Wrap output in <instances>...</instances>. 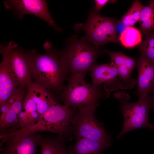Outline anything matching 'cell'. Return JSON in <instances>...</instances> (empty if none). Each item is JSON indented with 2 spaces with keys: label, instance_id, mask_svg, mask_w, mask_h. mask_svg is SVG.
Wrapping results in <instances>:
<instances>
[{
  "label": "cell",
  "instance_id": "1",
  "mask_svg": "<svg viewBox=\"0 0 154 154\" xmlns=\"http://www.w3.org/2000/svg\"><path fill=\"white\" fill-rule=\"evenodd\" d=\"M43 47L44 54L38 53L34 49L27 51L32 64L33 82L60 94L66 88L64 83L69 73L60 57L59 50L53 48L48 41Z\"/></svg>",
  "mask_w": 154,
  "mask_h": 154
},
{
  "label": "cell",
  "instance_id": "2",
  "mask_svg": "<svg viewBox=\"0 0 154 154\" xmlns=\"http://www.w3.org/2000/svg\"><path fill=\"white\" fill-rule=\"evenodd\" d=\"M66 45L59 50L60 57L66 66L70 74L85 77L97 64V59L101 54L99 48L79 39L77 35L66 39Z\"/></svg>",
  "mask_w": 154,
  "mask_h": 154
},
{
  "label": "cell",
  "instance_id": "3",
  "mask_svg": "<svg viewBox=\"0 0 154 154\" xmlns=\"http://www.w3.org/2000/svg\"><path fill=\"white\" fill-rule=\"evenodd\" d=\"M84 77L70 74L68 85L60 94L64 105L69 107H93L99 105V100L108 97L109 92L102 88V85H96L87 82Z\"/></svg>",
  "mask_w": 154,
  "mask_h": 154
},
{
  "label": "cell",
  "instance_id": "4",
  "mask_svg": "<svg viewBox=\"0 0 154 154\" xmlns=\"http://www.w3.org/2000/svg\"><path fill=\"white\" fill-rule=\"evenodd\" d=\"M116 26L113 19L101 15L94 11L93 7L86 21L75 24L73 28L75 32H84L85 35L81 39L99 48L107 43L117 42Z\"/></svg>",
  "mask_w": 154,
  "mask_h": 154
},
{
  "label": "cell",
  "instance_id": "5",
  "mask_svg": "<svg viewBox=\"0 0 154 154\" xmlns=\"http://www.w3.org/2000/svg\"><path fill=\"white\" fill-rule=\"evenodd\" d=\"M77 108L61 105L56 102L48 108L35 124L16 131L27 133L48 131L62 137L68 132Z\"/></svg>",
  "mask_w": 154,
  "mask_h": 154
},
{
  "label": "cell",
  "instance_id": "6",
  "mask_svg": "<svg viewBox=\"0 0 154 154\" xmlns=\"http://www.w3.org/2000/svg\"><path fill=\"white\" fill-rule=\"evenodd\" d=\"M119 99L121 109L124 117L121 131L117 136L119 139L126 133L137 128H147L154 130V126L149 121V111L150 108L149 97L139 98L134 103L128 102V96L123 92L116 95Z\"/></svg>",
  "mask_w": 154,
  "mask_h": 154
},
{
  "label": "cell",
  "instance_id": "7",
  "mask_svg": "<svg viewBox=\"0 0 154 154\" xmlns=\"http://www.w3.org/2000/svg\"><path fill=\"white\" fill-rule=\"evenodd\" d=\"M96 108L93 107L77 108L71 121L74 134L76 137L93 140L108 147L111 145V139L102 123L95 117Z\"/></svg>",
  "mask_w": 154,
  "mask_h": 154
},
{
  "label": "cell",
  "instance_id": "8",
  "mask_svg": "<svg viewBox=\"0 0 154 154\" xmlns=\"http://www.w3.org/2000/svg\"><path fill=\"white\" fill-rule=\"evenodd\" d=\"M41 134L20 133L11 128L0 133V154H37Z\"/></svg>",
  "mask_w": 154,
  "mask_h": 154
},
{
  "label": "cell",
  "instance_id": "9",
  "mask_svg": "<svg viewBox=\"0 0 154 154\" xmlns=\"http://www.w3.org/2000/svg\"><path fill=\"white\" fill-rule=\"evenodd\" d=\"M3 3L6 9L11 10L19 19H22L27 14L34 15L45 21L56 31L63 32L52 17L46 0H5Z\"/></svg>",
  "mask_w": 154,
  "mask_h": 154
},
{
  "label": "cell",
  "instance_id": "10",
  "mask_svg": "<svg viewBox=\"0 0 154 154\" xmlns=\"http://www.w3.org/2000/svg\"><path fill=\"white\" fill-rule=\"evenodd\" d=\"M11 41L3 42L0 46L2 58L0 64V107L21 86L14 73L9 58V51Z\"/></svg>",
  "mask_w": 154,
  "mask_h": 154
},
{
  "label": "cell",
  "instance_id": "11",
  "mask_svg": "<svg viewBox=\"0 0 154 154\" xmlns=\"http://www.w3.org/2000/svg\"><path fill=\"white\" fill-rule=\"evenodd\" d=\"M9 58L14 73L20 85L27 88L33 83V66L30 57L26 51L11 41Z\"/></svg>",
  "mask_w": 154,
  "mask_h": 154
},
{
  "label": "cell",
  "instance_id": "12",
  "mask_svg": "<svg viewBox=\"0 0 154 154\" xmlns=\"http://www.w3.org/2000/svg\"><path fill=\"white\" fill-rule=\"evenodd\" d=\"M90 72L92 83L96 85L105 83L103 88L107 91L115 90L120 87L121 79L117 67L111 62L97 64Z\"/></svg>",
  "mask_w": 154,
  "mask_h": 154
},
{
  "label": "cell",
  "instance_id": "13",
  "mask_svg": "<svg viewBox=\"0 0 154 154\" xmlns=\"http://www.w3.org/2000/svg\"><path fill=\"white\" fill-rule=\"evenodd\" d=\"M137 66L138 80L137 94L139 98L149 97L154 91V64L141 56Z\"/></svg>",
  "mask_w": 154,
  "mask_h": 154
},
{
  "label": "cell",
  "instance_id": "14",
  "mask_svg": "<svg viewBox=\"0 0 154 154\" xmlns=\"http://www.w3.org/2000/svg\"><path fill=\"white\" fill-rule=\"evenodd\" d=\"M25 87L21 86L6 102L9 108L4 123L0 126V133L10 127L18 129L19 116L23 110V101L27 93Z\"/></svg>",
  "mask_w": 154,
  "mask_h": 154
},
{
  "label": "cell",
  "instance_id": "15",
  "mask_svg": "<svg viewBox=\"0 0 154 154\" xmlns=\"http://www.w3.org/2000/svg\"><path fill=\"white\" fill-rule=\"evenodd\" d=\"M27 89L35 103L37 111L40 116L50 106L56 102L51 92L39 84L33 82Z\"/></svg>",
  "mask_w": 154,
  "mask_h": 154
},
{
  "label": "cell",
  "instance_id": "16",
  "mask_svg": "<svg viewBox=\"0 0 154 154\" xmlns=\"http://www.w3.org/2000/svg\"><path fill=\"white\" fill-rule=\"evenodd\" d=\"M75 143L69 146L68 154H101L108 147L98 142L82 137H76Z\"/></svg>",
  "mask_w": 154,
  "mask_h": 154
},
{
  "label": "cell",
  "instance_id": "17",
  "mask_svg": "<svg viewBox=\"0 0 154 154\" xmlns=\"http://www.w3.org/2000/svg\"><path fill=\"white\" fill-rule=\"evenodd\" d=\"M39 146L41 154H68L63 138L43 136L41 135Z\"/></svg>",
  "mask_w": 154,
  "mask_h": 154
},
{
  "label": "cell",
  "instance_id": "18",
  "mask_svg": "<svg viewBox=\"0 0 154 154\" xmlns=\"http://www.w3.org/2000/svg\"><path fill=\"white\" fill-rule=\"evenodd\" d=\"M121 44L125 47L132 48L139 44L142 41L140 31L133 26L126 27L119 38Z\"/></svg>",
  "mask_w": 154,
  "mask_h": 154
},
{
  "label": "cell",
  "instance_id": "19",
  "mask_svg": "<svg viewBox=\"0 0 154 154\" xmlns=\"http://www.w3.org/2000/svg\"><path fill=\"white\" fill-rule=\"evenodd\" d=\"M139 22L141 30L145 33L154 30V0L150 1L148 5L144 6Z\"/></svg>",
  "mask_w": 154,
  "mask_h": 154
},
{
  "label": "cell",
  "instance_id": "20",
  "mask_svg": "<svg viewBox=\"0 0 154 154\" xmlns=\"http://www.w3.org/2000/svg\"><path fill=\"white\" fill-rule=\"evenodd\" d=\"M144 6L140 1H135L128 11L122 17L120 21L126 27L133 26L139 22L141 12Z\"/></svg>",
  "mask_w": 154,
  "mask_h": 154
},
{
  "label": "cell",
  "instance_id": "21",
  "mask_svg": "<svg viewBox=\"0 0 154 154\" xmlns=\"http://www.w3.org/2000/svg\"><path fill=\"white\" fill-rule=\"evenodd\" d=\"M105 52L110 56L111 63L116 66H123L132 71L136 63L135 59L127 56L121 52H113L106 50Z\"/></svg>",
  "mask_w": 154,
  "mask_h": 154
},
{
  "label": "cell",
  "instance_id": "22",
  "mask_svg": "<svg viewBox=\"0 0 154 154\" xmlns=\"http://www.w3.org/2000/svg\"><path fill=\"white\" fill-rule=\"evenodd\" d=\"M141 56L154 64V32L149 33L140 48Z\"/></svg>",
  "mask_w": 154,
  "mask_h": 154
},
{
  "label": "cell",
  "instance_id": "23",
  "mask_svg": "<svg viewBox=\"0 0 154 154\" xmlns=\"http://www.w3.org/2000/svg\"><path fill=\"white\" fill-rule=\"evenodd\" d=\"M23 109L24 110L23 111L29 121V127L33 125L34 123L33 114L35 112L37 111V106L31 95L27 91L24 99Z\"/></svg>",
  "mask_w": 154,
  "mask_h": 154
},
{
  "label": "cell",
  "instance_id": "24",
  "mask_svg": "<svg viewBox=\"0 0 154 154\" xmlns=\"http://www.w3.org/2000/svg\"><path fill=\"white\" fill-rule=\"evenodd\" d=\"M119 76L121 79V82L120 87L123 88L125 84V88H129V86L132 87V80L130 78L131 74L132 72L130 70L123 66L117 67Z\"/></svg>",
  "mask_w": 154,
  "mask_h": 154
},
{
  "label": "cell",
  "instance_id": "25",
  "mask_svg": "<svg viewBox=\"0 0 154 154\" xmlns=\"http://www.w3.org/2000/svg\"><path fill=\"white\" fill-rule=\"evenodd\" d=\"M110 1L109 0H94L95 5L93 7L94 11L98 13L106 4L110 3Z\"/></svg>",
  "mask_w": 154,
  "mask_h": 154
},
{
  "label": "cell",
  "instance_id": "26",
  "mask_svg": "<svg viewBox=\"0 0 154 154\" xmlns=\"http://www.w3.org/2000/svg\"><path fill=\"white\" fill-rule=\"evenodd\" d=\"M149 99L150 105V108H154V91L152 93L151 95L149 97Z\"/></svg>",
  "mask_w": 154,
  "mask_h": 154
},
{
  "label": "cell",
  "instance_id": "27",
  "mask_svg": "<svg viewBox=\"0 0 154 154\" xmlns=\"http://www.w3.org/2000/svg\"><path fill=\"white\" fill-rule=\"evenodd\" d=\"M153 109H154V108H153Z\"/></svg>",
  "mask_w": 154,
  "mask_h": 154
}]
</instances>
